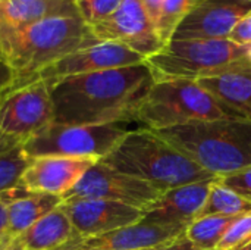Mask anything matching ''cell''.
I'll use <instances>...</instances> for the list:
<instances>
[{
    "mask_svg": "<svg viewBox=\"0 0 251 250\" xmlns=\"http://www.w3.org/2000/svg\"><path fill=\"white\" fill-rule=\"evenodd\" d=\"M46 83L56 124L103 125L134 121L154 80L144 62Z\"/></svg>",
    "mask_w": 251,
    "mask_h": 250,
    "instance_id": "1",
    "label": "cell"
},
{
    "mask_svg": "<svg viewBox=\"0 0 251 250\" xmlns=\"http://www.w3.org/2000/svg\"><path fill=\"white\" fill-rule=\"evenodd\" d=\"M97 41L79 13L51 16L1 38L0 62L13 74L10 87H18L35 81L62 57Z\"/></svg>",
    "mask_w": 251,
    "mask_h": 250,
    "instance_id": "2",
    "label": "cell"
},
{
    "mask_svg": "<svg viewBox=\"0 0 251 250\" xmlns=\"http://www.w3.org/2000/svg\"><path fill=\"white\" fill-rule=\"evenodd\" d=\"M154 133L218 178L251 165L250 119L226 116Z\"/></svg>",
    "mask_w": 251,
    "mask_h": 250,
    "instance_id": "3",
    "label": "cell"
},
{
    "mask_svg": "<svg viewBox=\"0 0 251 250\" xmlns=\"http://www.w3.org/2000/svg\"><path fill=\"white\" fill-rule=\"evenodd\" d=\"M100 162L150 183L162 192L190 183L218 178L147 128L129 130L119 144Z\"/></svg>",
    "mask_w": 251,
    "mask_h": 250,
    "instance_id": "4",
    "label": "cell"
},
{
    "mask_svg": "<svg viewBox=\"0 0 251 250\" xmlns=\"http://www.w3.org/2000/svg\"><path fill=\"white\" fill-rule=\"evenodd\" d=\"M229 116L216 99L197 81H154L141 100L134 122L141 128L160 131L197 121Z\"/></svg>",
    "mask_w": 251,
    "mask_h": 250,
    "instance_id": "5",
    "label": "cell"
},
{
    "mask_svg": "<svg viewBox=\"0 0 251 250\" xmlns=\"http://www.w3.org/2000/svg\"><path fill=\"white\" fill-rule=\"evenodd\" d=\"M249 47L224 40H171L160 52L146 59L154 81H197L216 75L249 59Z\"/></svg>",
    "mask_w": 251,
    "mask_h": 250,
    "instance_id": "6",
    "label": "cell"
},
{
    "mask_svg": "<svg viewBox=\"0 0 251 250\" xmlns=\"http://www.w3.org/2000/svg\"><path fill=\"white\" fill-rule=\"evenodd\" d=\"M128 122L103 125L50 124L47 128L21 144L28 159L41 156H65L101 161L129 131Z\"/></svg>",
    "mask_w": 251,
    "mask_h": 250,
    "instance_id": "7",
    "label": "cell"
},
{
    "mask_svg": "<svg viewBox=\"0 0 251 250\" xmlns=\"http://www.w3.org/2000/svg\"><path fill=\"white\" fill-rule=\"evenodd\" d=\"M53 122V103L44 80L9 87L0 96V133L18 144Z\"/></svg>",
    "mask_w": 251,
    "mask_h": 250,
    "instance_id": "8",
    "label": "cell"
},
{
    "mask_svg": "<svg viewBox=\"0 0 251 250\" xmlns=\"http://www.w3.org/2000/svg\"><path fill=\"white\" fill-rule=\"evenodd\" d=\"M162 193V190L150 183L116 171L99 161L82 175L76 186L62 197V202L100 199L132 206L144 212Z\"/></svg>",
    "mask_w": 251,
    "mask_h": 250,
    "instance_id": "9",
    "label": "cell"
},
{
    "mask_svg": "<svg viewBox=\"0 0 251 250\" xmlns=\"http://www.w3.org/2000/svg\"><path fill=\"white\" fill-rule=\"evenodd\" d=\"M91 31L99 41L119 43L144 59L166 46L160 40L156 25L141 0H124L109 18L91 27Z\"/></svg>",
    "mask_w": 251,
    "mask_h": 250,
    "instance_id": "10",
    "label": "cell"
},
{
    "mask_svg": "<svg viewBox=\"0 0 251 250\" xmlns=\"http://www.w3.org/2000/svg\"><path fill=\"white\" fill-rule=\"evenodd\" d=\"M146 59L134 50L112 41H97L87 47L78 49L71 55L62 57L47 69H44L37 80H56L72 75H82L118 68H126L144 63Z\"/></svg>",
    "mask_w": 251,
    "mask_h": 250,
    "instance_id": "11",
    "label": "cell"
},
{
    "mask_svg": "<svg viewBox=\"0 0 251 250\" xmlns=\"http://www.w3.org/2000/svg\"><path fill=\"white\" fill-rule=\"evenodd\" d=\"M60 208L71 220L76 239L106 234L143 220V211L137 208L100 199L62 202Z\"/></svg>",
    "mask_w": 251,
    "mask_h": 250,
    "instance_id": "12",
    "label": "cell"
},
{
    "mask_svg": "<svg viewBox=\"0 0 251 250\" xmlns=\"http://www.w3.org/2000/svg\"><path fill=\"white\" fill-rule=\"evenodd\" d=\"M97 162L96 159L65 156L34 158L29 159L16 186L29 193L63 197Z\"/></svg>",
    "mask_w": 251,
    "mask_h": 250,
    "instance_id": "13",
    "label": "cell"
},
{
    "mask_svg": "<svg viewBox=\"0 0 251 250\" xmlns=\"http://www.w3.org/2000/svg\"><path fill=\"white\" fill-rule=\"evenodd\" d=\"M251 10L240 0H203L179 24L172 40H224Z\"/></svg>",
    "mask_w": 251,
    "mask_h": 250,
    "instance_id": "14",
    "label": "cell"
},
{
    "mask_svg": "<svg viewBox=\"0 0 251 250\" xmlns=\"http://www.w3.org/2000/svg\"><path fill=\"white\" fill-rule=\"evenodd\" d=\"M216 178L184 184L163 192L144 212L143 220L151 225L188 227L197 220Z\"/></svg>",
    "mask_w": 251,
    "mask_h": 250,
    "instance_id": "15",
    "label": "cell"
},
{
    "mask_svg": "<svg viewBox=\"0 0 251 250\" xmlns=\"http://www.w3.org/2000/svg\"><path fill=\"white\" fill-rule=\"evenodd\" d=\"M185 227L151 225L144 221L87 239L74 237L57 250H144L156 249L185 234Z\"/></svg>",
    "mask_w": 251,
    "mask_h": 250,
    "instance_id": "16",
    "label": "cell"
},
{
    "mask_svg": "<svg viewBox=\"0 0 251 250\" xmlns=\"http://www.w3.org/2000/svg\"><path fill=\"white\" fill-rule=\"evenodd\" d=\"M229 116L251 121V62L244 59L225 71L197 80Z\"/></svg>",
    "mask_w": 251,
    "mask_h": 250,
    "instance_id": "17",
    "label": "cell"
},
{
    "mask_svg": "<svg viewBox=\"0 0 251 250\" xmlns=\"http://www.w3.org/2000/svg\"><path fill=\"white\" fill-rule=\"evenodd\" d=\"M75 13V0H0V40L43 19Z\"/></svg>",
    "mask_w": 251,
    "mask_h": 250,
    "instance_id": "18",
    "label": "cell"
},
{
    "mask_svg": "<svg viewBox=\"0 0 251 250\" xmlns=\"http://www.w3.org/2000/svg\"><path fill=\"white\" fill-rule=\"evenodd\" d=\"M1 197L7 215L4 233L13 239L62 205V197L59 196L29 193L18 186L3 192Z\"/></svg>",
    "mask_w": 251,
    "mask_h": 250,
    "instance_id": "19",
    "label": "cell"
},
{
    "mask_svg": "<svg viewBox=\"0 0 251 250\" xmlns=\"http://www.w3.org/2000/svg\"><path fill=\"white\" fill-rule=\"evenodd\" d=\"M74 237L71 220L59 206L19 234L16 240L25 250H57Z\"/></svg>",
    "mask_w": 251,
    "mask_h": 250,
    "instance_id": "20",
    "label": "cell"
},
{
    "mask_svg": "<svg viewBox=\"0 0 251 250\" xmlns=\"http://www.w3.org/2000/svg\"><path fill=\"white\" fill-rule=\"evenodd\" d=\"M251 212V202L246 197L240 196L234 190L228 189L219 180L213 183L210 193L197 217H241L244 214Z\"/></svg>",
    "mask_w": 251,
    "mask_h": 250,
    "instance_id": "21",
    "label": "cell"
},
{
    "mask_svg": "<svg viewBox=\"0 0 251 250\" xmlns=\"http://www.w3.org/2000/svg\"><path fill=\"white\" fill-rule=\"evenodd\" d=\"M238 217H203L193 221L187 230L185 237L193 243L196 250H216L225 231Z\"/></svg>",
    "mask_w": 251,
    "mask_h": 250,
    "instance_id": "22",
    "label": "cell"
},
{
    "mask_svg": "<svg viewBox=\"0 0 251 250\" xmlns=\"http://www.w3.org/2000/svg\"><path fill=\"white\" fill-rule=\"evenodd\" d=\"M200 1L203 0H163L156 21V31L165 44L174 38L179 24Z\"/></svg>",
    "mask_w": 251,
    "mask_h": 250,
    "instance_id": "23",
    "label": "cell"
},
{
    "mask_svg": "<svg viewBox=\"0 0 251 250\" xmlns=\"http://www.w3.org/2000/svg\"><path fill=\"white\" fill-rule=\"evenodd\" d=\"M28 162L29 159L25 156L21 146L0 155V193L18 184Z\"/></svg>",
    "mask_w": 251,
    "mask_h": 250,
    "instance_id": "24",
    "label": "cell"
},
{
    "mask_svg": "<svg viewBox=\"0 0 251 250\" xmlns=\"http://www.w3.org/2000/svg\"><path fill=\"white\" fill-rule=\"evenodd\" d=\"M76 9L81 18L90 25L94 27L99 22L109 18L124 0H75Z\"/></svg>",
    "mask_w": 251,
    "mask_h": 250,
    "instance_id": "25",
    "label": "cell"
},
{
    "mask_svg": "<svg viewBox=\"0 0 251 250\" xmlns=\"http://www.w3.org/2000/svg\"><path fill=\"white\" fill-rule=\"evenodd\" d=\"M251 239V212L244 214L229 225L216 250H235Z\"/></svg>",
    "mask_w": 251,
    "mask_h": 250,
    "instance_id": "26",
    "label": "cell"
},
{
    "mask_svg": "<svg viewBox=\"0 0 251 250\" xmlns=\"http://www.w3.org/2000/svg\"><path fill=\"white\" fill-rule=\"evenodd\" d=\"M219 183L251 202V165L218 178Z\"/></svg>",
    "mask_w": 251,
    "mask_h": 250,
    "instance_id": "27",
    "label": "cell"
},
{
    "mask_svg": "<svg viewBox=\"0 0 251 250\" xmlns=\"http://www.w3.org/2000/svg\"><path fill=\"white\" fill-rule=\"evenodd\" d=\"M228 40L240 46H251V10L235 24Z\"/></svg>",
    "mask_w": 251,
    "mask_h": 250,
    "instance_id": "28",
    "label": "cell"
},
{
    "mask_svg": "<svg viewBox=\"0 0 251 250\" xmlns=\"http://www.w3.org/2000/svg\"><path fill=\"white\" fill-rule=\"evenodd\" d=\"M154 250H196L193 243L185 237V234H182L181 237H178L176 240L171 242V243H166L160 248H156Z\"/></svg>",
    "mask_w": 251,
    "mask_h": 250,
    "instance_id": "29",
    "label": "cell"
},
{
    "mask_svg": "<svg viewBox=\"0 0 251 250\" xmlns=\"http://www.w3.org/2000/svg\"><path fill=\"white\" fill-rule=\"evenodd\" d=\"M141 3H143L144 9L147 10L149 16L151 18V21L156 25V21L159 18V12H160V7H162L163 0H141Z\"/></svg>",
    "mask_w": 251,
    "mask_h": 250,
    "instance_id": "30",
    "label": "cell"
},
{
    "mask_svg": "<svg viewBox=\"0 0 251 250\" xmlns=\"http://www.w3.org/2000/svg\"><path fill=\"white\" fill-rule=\"evenodd\" d=\"M13 84V74L7 66H3L0 69V94L6 91Z\"/></svg>",
    "mask_w": 251,
    "mask_h": 250,
    "instance_id": "31",
    "label": "cell"
},
{
    "mask_svg": "<svg viewBox=\"0 0 251 250\" xmlns=\"http://www.w3.org/2000/svg\"><path fill=\"white\" fill-rule=\"evenodd\" d=\"M3 94V93H1ZM0 94V96H1ZM21 144H18L16 141H13L12 139H9V137H6V136H3L1 133H0V155H3V153H6V152H10V150H13V149H16V147H19Z\"/></svg>",
    "mask_w": 251,
    "mask_h": 250,
    "instance_id": "32",
    "label": "cell"
},
{
    "mask_svg": "<svg viewBox=\"0 0 251 250\" xmlns=\"http://www.w3.org/2000/svg\"><path fill=\"white\" fill-rule=\"evenodd\" d=\"M6 224H7L6 206H4V202H3V197H1V193H0V236L4 234V231H6Z\"/></svg>",
    "mask_w": 251,
    "mask_h": 250,
    "instance_id": "33",
    "label": "cell"
},
{
    "mask_svg": "<svg viewBox=\"0 0 251 250\" xmlns=\"http://www.w3.org/2000/svg\"><path fill=\"white\" fill-rule=\"evenodd\" d=\"M15 245V239L7 236L6 233L3 236H0V250H12Z\"/></svg>",
    "mask_w": 251,
    "mask_h": 250,
    "instance_id": "34",
    "label": "cell"
},
{
    "mask_svg": "<svg viewBox=\"0 0 251 250\" xmlns=\"http://www.w3.org/2000/svg\"><path fill=\"white\" fill-rule=\"evenodd\" d=\"M235 250H251V239L247 242V243H244L243 246H240L238 249H235Z\"/></svg>",
    "mask_w": 251,
    "mask_h": 250,
    "instance_id": "35",
    "label": "cell"
},
{
    "mask_svg": "<svg viewBox=\"0 0 251 250\" xmlns=\"http://www.w3.org/2000/svg\"><path fill=\"white\" fill-rule=\"evenodd\" d=\"M12 250H25V249H24V248H22V246L19 245V242H18V240L15 239V245H13V248H12Z\"/></svg>",
    "mask_w": 251,
    "mask_h": 250,
    "instance_id": "36",
    "label": "cell"
},
{
    "mask_svg": "<svg viewBox=\"0 0 251 250\" xmlns=\"http://www.w3.org/2000/svg\"><path fill=\"white\" fill-rule=\"evenodd\" d=\"M240 1H243V3H247V4H251V0H240Z\"/></svg>",
    "mask_w": 251,
    "mask_h": 250,
    "instance_id": "37",
    "label": "cell"
},
{
    "mask_svg": "<svg viewBox=\"0 0 251 250\" xmlns=\"http://www.w3.org/2000/svg\"><path fill=\"white\" fill-rule=\"evenodd\" d=\"M3 66H6V65H4V63H3V62H0V69H1V68H3Z\"/></svg>",
    "mask_w": 251,
    "mask_h": 250,
    "instance_id": "38",
    "label": "cell"
},
{
    "mask_svg": "<svg viewBox=\"0 0 251 250\" xmlns=\"http://www.w3.org/2000/svg\"><path fill=\"white\" fill-rule=\"evenodd\" d=\"M144 250H154V249H144Z\"/></svg>",
    "mask_w": 251,
    "mask_h": 250,
    "instance_id": "39",
    "label": "cell"
}]
</instances>
